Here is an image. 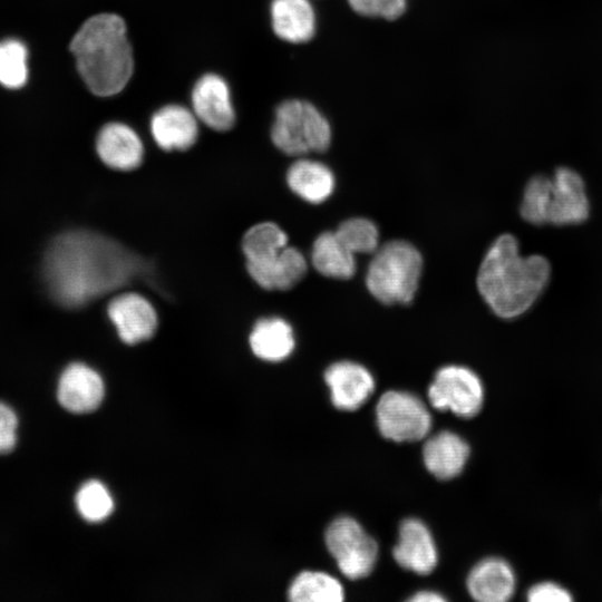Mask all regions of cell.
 <instances>
[{
	"mask_svg": "<svg viewBox=\"0 0 602 602\" xmlns=\"http://www.w3.org/2000/svg\"><path fill=\"white\" fill-rule=\"evenodd\" d=\"M147 272L140 256L110 237L85 230L57 236L43 261L48 290L67 308L82 307Z\"/></svg>",
	"mask_w": 602,
	"mask_h": 602,
	"instance_id": "6da1fadb",
	"label": "cell"
},
{
	"mask_svg": "<svg viewBox=\"0 0 602 602\" xmlns=\"http://www.w3.org/2000/svg\"><path fill=\"white\" fill-rule=\"evenodd\" d=\"M550 263L541 255L522 256L511 234L497 237L486 252L477 273V288L501 318H515L540 297L550 279Z\"/></svg>",
	"mask_w": 602,
	"mask_h": 602,
	"instance_id": "7a4b0ae2",
	"label": "cell"
},
{
	"mask_svg": "<svg viewBox=\"0 0 602 602\" xmlns=\"http://www.w3.org/2000/svg\"><path fill=\"white\" fill-rule=\"evenodd\" d=\"M69 49L87 88L96 96L120 93L134 72L133 49L124 19L115 13L88 18L72 37Z\"/></svg>",
	"mask_w": 602,
	"mask_h": 602,
	"instance_id": "3957f363",
	"label": "cell"
},
{
	"mask_svg": "<svg viewBox=\"0 0 602 602\" xmlns=\"http://www.w3.org/2000/svg\"><path fill=\"white\" fill-rule=\"evenodd\" d=\"M423 258L409 242L392 240L375 251L366 274L369 292L385 304H407L418 289Z\"/></svg>",
	"mask_w": 602,
	"mask_h": 602,
	"instance_id": "277c9868",
	"label": "cell"
},
{
	"mask_svg": "<svg viewBox=\"0 0 602 602\" xmlns=\"http://www.w3.org/2000/svg\"><path fill=\"white\" fill-rule=\"evenodd\" d=\"M271 138L278 149L289 156L321 153L332 138L331 125L315 105L302 99H288L275 109Z\"/></svg>",
	"mask_w": 602,
	"mask_h": 602,
	"instance_id": "5b68a950",
	"label": "cell"
},
{
	"mask_svg": "<svg viewBox=\"0 0 602 602\" xmlns=\"http://www.w3.org/2000/svg\"><path fill=\"white\" fill-rule=\"evenodd\" d=\"M326 544L341 573L350 580L367 576L376 564L377 542L352 517L332 521L326 531Z\"/></svg>",
	"mask_w": 602,
	"mask_h": 602,
	"instance_id": "8992f818",
	"label": "cell"
},
{
	"mask_svg": "<svg viewBox=\"0 0 602 602\" xmlns=\"http://www.w3.org/2000/svg\"><path fill=\"white\" fill-rule=\"evenodd\" d=\"M376 421L380 434L390 440L416 441L431 428V416L425 404L407 391L389 390L376 406Z\"/></svg>",
	"mask_w": 602,
	"mask_h": 602,
	"instance_id": "52a82bcc",
	"label": "cell"
},
{
	"mask_svg": "<svg viewBox=\"0 0 602 602\" xmlns=\"http://www.w3.org/2000/svg\"><path fill=\"white\" fill-rule=\"evenodd\" d=\"M430 405L440 411L469 418L484 402V388L478 376L470 369L449 365L440 368L428 388Z\"/></svg>",
	"mask_w": 602,
	"mask_h": 602,
	"instance_id": "ba28073f",
	"label": "cell"
},
{
	"mask_svg": "<svg viewBox=\"0 0 602 602\" xmlns=\"http://www.w3.org/2000/svg\"><path fill=\"white\" fill-rule=\"evenodd\" d=\"M588 215L589 201L581 176L567 167L556 169L547 193V223L577 224Z\"/></svg>",
	"mask_w": 602,
	"mask_h": 602,
	"instance_id": "9c48e42d",
	"label": "cell"
},
{
	"mask_svg": "<svg viewBox=\"0 0 602 602\" xmlns=\"http://www.w3.org/2000/svg\"><path fill=\"white\" fill-rule=\"evenodd\" d=\"M107 313L119 338L128 344L149 339L157 328V313L153 304L135 292L114 297L108 303Z\"/></svg>",
	"mask_w": 602,
	"mask_h": 602,
	"instance_id": "30bf717a",
	"label": "cell"
},
{
	"mask_svg": "<svg viewBox=\"0 0 602 602\" xmlns=\"http://www.w3.org/2000/svg\"><path fill=\"white\" fill-rule=\"evenodd\" d=\"M245 263L250 276L265 290L291 289L305 275L308 268L303 254L290 245Z\"/></svg>",
	"mask_w": 602,
	"mask_h": 602,
	"instance_id": "8fae6325",
	"label": "cell"
},
{
	"mask_svg": "<svg viewBox=\"0 0 602 602\" xmlns=\"http://www.w3.org/2000/svg\"><path fill=\"white\" fill-rule=\"evenodd\" d=\"M192 105L196 118L214 130L226 132L235 123L229 85L219 75L206 74L195 82Z\"/></svg>",
	"mask_w": 602,
	"mask_h": 602,
	"instance_id": "7c38bea8",
	"label": "cell"
},
{
	"mask_svg": "<svg viewBox=\"0 0 602 602\" xmlns=\"http://www.w3.org/2000/svg\"><path fill=\"white\" fill-rule=\"evenodd\" d=\"M324 380L333 406L341 410H356L375 390V380L369 370L352 361H338L329 366Z\"/></svg>",
	"mask_w": 602,
	"mask_h": 602,
	"instance_id": "4fadbf2b",
	"label": "cell"
},
{
	"mask_svg": "<svg viewBox=\"0 0 602 602\" xmlns=\"http://www.w3.org/2000/svg\"><path fill=\"white\" fill-rule=\"evenodd\" d=\"M392 556L398 565L405 570L420 575L433 572L438 555L428 527L417 518L402 521Z\"/></svg>",
	"mask_w": 602,
	"mask_h": 602,
	"instance_id": "5bb4252c",
	"label": "cell"
},
{
	"mask_svg": "<svg viewBox=\"0 0 602 602\" xmlns=\"http://www.w3.org/2000/svg\"><path fill=\"white\" fill-rule=\"evenodd\" d=\"M104 398V382L90 367L74 362L60 376L58 400L71 412L82 414L95 410Z\"/></svg>",
	"mask_w": 602,
	"mask_h": 602,
	"instance_id": "9a60e30c",
	"label": "cell"
},
{
	"mask_svg": "<svg viewBox=\"0 0 602 602\" xmlns=\"http://www.w3.org/2000/svg\"><path fill=\"white\" fill-rule=\"evenodd\" d=\"M96 152L108 167L127 172L140 165L144 146L132 127L113 122L100 128L96 138Z\"/></svg>",
	"mask_w": 602,
	"mask_h": 602,
	"instance_id": "2e32d148",
	"label": "cell"
},
{
	"mask_svg": "<svg viewBox=\"0 0 602 602\" xmlns=\"http://www.w3.org/2000/svg\"><path fill=\"white\" fill-rule=\"evenodd\" d=\"M151 133L162 149L185 151L197 139V118L182 105H166L154 113L151 119Z\"/></svg>",
	"mask_w": 602,
	"mask_h": 602,
	"instance_id": "e0dca14e",
	"label": "cell"
},
{
	"mask_svg": "<svg viewBox=\"0 0 602 602\" xmlns=\"http://www.w3.org/2000/svg\"><path fill=\"white\" fill-rule=\"evenodd\" d=\"M515 575L507 562L488 557L477 563L468 574L467 590L480 602H504L512 598Z\"/></svg>",
	"mask_w": 602,
	"mask_h": 602,
	"instance_id": "ac0fdd59",
	"label": "cell"
},
{
	"mask_svg": "<svg viewBox=\"0 0 602 602\" xmlns=\"http://www.w3.org/2000/svg\"><path fill=\"white\" fill-rule=\"evenodd\" d=\"M469 456V446L453 431H439L424 445L426 468L438 479H452L459 475Z\"/></svg>",
	"mask_w": 602,
	"mask_h": 602,
	"instance_id": "d6986e66",
	"label": "cell"
},
{
	"mask_svg": "<svg viewBox=\"0 0 602 602\" xmlns=\"http://www.w3.org/2000/svg\"><path fill=\"white\" fill-rule=\"evenodd\" d=\"M271 21L274 33L291 43L308 42L317 31V16L310 0H272Z\"/></svg>",
	"mask_w": 602,
	"mask_h": 602,
	"instance_id": "ffe728a7",
	"label": "cell"
},
{
	"mask_svg": "<svg viewBox=\"0 0 602 602\" xmlns=\"http://www.w3.org/2000/svg\"><path fill=\"white\" fill-rule=\"evenodd\" d=\"M287 183L291 191L302 200L318 204L332 194L334 176L326 164L300 158L289 167Z\"/></svg>",
	"mask_w": 602,
	"mask_h": 602,
	"instance_id": "44dd1931",
	"label": "cell"
},
{
	"mask_svg": "<svg viewBox=\"0 0 602 602\" xmlns=\"http://www.w3.org/2000/svg\"><path fill=\"white\" fill-rule=\"evenodd\" d=\"M249 342L253 353L266 361L287 359L295 346L292 327L279 317L262 318L256 321Z\"/></svg>",
	"mask_w": 602,
	"mask_h": 602,
	"instance_id": "7402d4cb",
	"label": "cell"
},
{
	"mask_svg": "<svg viewBox=\"0 0 602 602\" xmlns=\"http://www.w3.org/2000/svg\"><path fill=\"white\" fill-rule=\"evenodd\" d=\"M355 255L338 237L336 232H323L312 245L311 261L322 275L350 279L356 272Z\"/></svg>",
	"mask_w": 602,
	"mask_h": 602,
	"instance_id": "603a6c76",
	"label": "cell"
},
{
	"mask_svg": "<svg viewBox=\"0 0 602 602\" xmlns=\"http://www.w3.org/2000/svg\"><path fill=\"white\" fill-rule=\"evenodd\" d=\"M289 599L293 602H340L344 599V591L332 575L304 571L292 581Z\"/></svg>",
	"mask_w": 602,
	"mask_h": 602,
	"instance_id": "cb8c5ba5",
	"label": "cell"
},
{
	"mask_svg": "<svg viewBox=\"0 0 602 602\" xmlns=\"http://www.w3.org/2000/svg\"><path fill=\"white\" fill-rule=\"evenodd\" d=\"M288 245L285 232L275 223L262 222L250 227L242 240L245 261L255 260Z\"/></svg>",
	"mask_w": 602,
	"mask_h": 602,
	"instance_id": "d4e9b609",
	"label": "cell"
},
{
	"mask_svg": "<svg viewBox=\"0 0 602 602\" xmlns=\"http://www.w3.org/2000/svg\"><path fill=\"white\" fill-rule=\"evenodd\" d=\"M27 48L17 39L0 42V84L7 88L22 87L28 78Z\"/></svg>",
	"mask_w": 602,
	"mask_h": 602,
	"instance_id": "484cf974",
	"label": "cell"
},
{
	"mask_svg": "<svg viewBox=\"0 0 602 602\" xmlns=\"http://www.w3.org/2000/svg\"><path fill=\"white\" fill-rule=\"evenodd\" d=\"M340 241L353 253H375L379 247V232L376 224L365 217L343 221L334 231Z\"/></svg>",
	"mask_w": 602,
	"mask_h": 602,
	"instance_id": "4316f807",
	"label": "cell"
},
{
	"mask_svg": "<svg viewBox=\"0 0 602 602\" xmlns=\"http://www.w3.org/2000/svg\"><path fill=\"white\" fill-rule=\"evenodd\" d=\"M76 504L81 516L90 522L105 520L114 507L109 492L98 480H89L79 488Z\"/></svg>",
	"mask_w": 602,
	"mask_h": 602,
	"instance_id": "83f0119b",
	"label": "cell"
},
{
	"mask_svg": "<svg viewBox=\"0 0 602 602\" xmlns=\"http://www.w3.org/2000/svg\"><path fill=\"white\" fill-rule=\"evenodd\" d=\"M551 178L545 175L532 177L525 186L521 215L528 223L542 225L547 223V193Z\"/></svg>",
	"mask_w": 602,
	"mask_h": 602,
	"instance_id": "f1b7e54d",
	"label": "cell"
},
{
	"mask_svg": "<svg viewBox=\"0 0 602 602\" xmlns=\"http://www.w3.org/2000/svg\"><path fill=\"white\" fill-rule=\"evenodd\" d=\"M408 0H347L349 7L358 14L369 18L396 20L407 9Z\"/></svg>",
	"mask_w": 602,
	"mask_h": 602,
	"instance_id": "f546056e",
	"label": "cell"
},
{
	"mask_svg": "<svg viewBox=\"0 0 602 602\" xmlns=\"http://www.w3.org/2000/svg\"><path fill=\"white\" fill-rule=\"evenodd\" d=\"M18 419L14 411L0 402V453L11 452L17 441L16 428Z\"/></svg>",
	"mask_w": 602,
	"mask_h": 602,
	"instance_id": "4dcf8cb0",
	"label": "cell"
},
{
	"mask_svg": "<svg viewBox=\"0 0 602 602\" xmlns=\"http://www.w3.org/2000/svg\"><path fill=\"white\" fill-rule=\"evenodd\" d=\"M527 600L532 602H569L570 592L553 582H542L532 586L527 592Z\"/></svg>",
	"mask_w": 602,
	"mask_h": 602,
	"instance_id": "1f68e13d",
	"label": "cell"
},
{
	"mask_svg": "<svg viewBox=\"0 0 602 602\" xmlns=\"http://www.w3.org/2000/svg\"><path fill=\"white\" fill-rule=\"evenodd\" d=\"M409 600L412 602H440L445 601V598L433 591H420L414 594Z\"/></svg>",
	"mask_w": 602,
	"mask_h": 602,
	"instance_id": "d6a6232c",
	"label": "cell"
}]
</instances>
